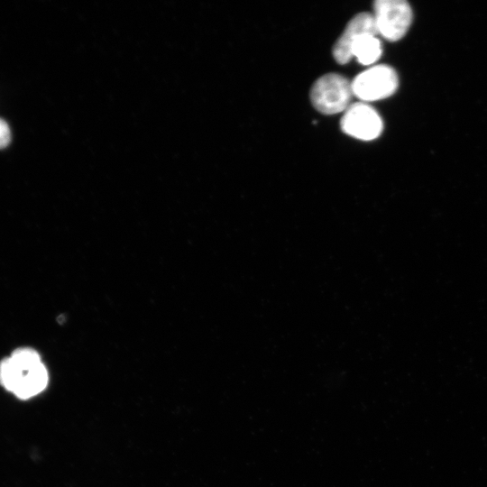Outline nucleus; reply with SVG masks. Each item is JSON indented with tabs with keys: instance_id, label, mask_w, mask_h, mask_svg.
<instances>
[{
	"instance_id": "obj_1",
	"label": "nucleus",
	"mask_w": 487,
	"mask_h": 487,
	"mask_svg": "<svg viewBox=\"0 0 487 487\" xmlns=\"http://www.w3.org/2000/svg\"><path fill=\"white\" fill-rule=\"evenodd\" d=\"M48 379L46 367L32 348H18L0 363L1 384L20 399L26 400L41 392Z\"/></svg>"
},
{
	"instance_id": "obj_2",
	"label": "nucleus",
	"mask_w": 487,
	"mask_h": 487,
	"mask_svg": "<svg viewBox=\"0 0 487 487\" xmlns=\"http://www.w3.org/2000/svg\"><path fill=\"white\" fill-rule=\"evenodd\" d=\"M351 82L342 75L328 73L319 78L310 90L314 107L324 115H335L350 106Z\"/></svg>"
},
{
	"instance_id": "obj_3",
	"label": "nucleus",
	"mask_w": 487,
	"mask_h": 487,
	"mask_svg": "<svg viewBox=\"0 0 487 487\" xmlns=\"http://www.w3.org/2000/svg\"><path fill=\"white\" fill-rule=\"evenodd\" d=\"M373 11L378 33L391 41L401 39L412 22V10L404 0H377Z\"/></svg>"
},
{
	"instance_id": "obj_4",
	"label": "nucleus",
	"mask_w": 487,
	"mask_h": 487,
	"mask_svg": "<svg viewBox=\"0 0 487 487\" xmlns=\"http://www.w3.org/2000/svg\"><path fill=\"white\" fill-rule=\"evenodd\" d=\"M353 94L363 101H375L391 96L399 86L396 71L387 65L373 66L351 82Z\"/></svg>"
},
{
	"instance_id": "obj_5",
	"label": "nucleus",
	"mask_w": 487,
	"mask_h": 487,
	"mask_svg": "<svg viewBox=\"0 0 487 487\" xmlns=\"http://www.w3.org/2000/svg\"><path fill=\"white\" fill-rule=\"evenodd\" d=\"M340 125L344 133L363 141L377 138L383 128L379 114L361 102L350 105L341 118Z\"/></svg>"
},
{
	"instance_id": "obj_6",
	"label": "nucleus",
	"mask_w": 487,
	"mask_h": 487,
	"mask_svg": "<svg viewBox=\"0 0 487 487\" xmlns=\"http://www.w3.org/2000/svg\"><path fill=\"white\" fill-rule=\"evenodd\" d=\"M366 34L374 36L378 34L374 17L371 13H360L348 22L336 41L333 48L335 60L339 64H346L353 58L351 52L353 44Z\"/></svg>"
},
{
	"instance_id": "obj_7",
	"label": "nucleus",
	"mask_w": 487,
	"mask_h": 487,
	"mask_svg": "<svg viewBox=\"0 0 487 487\" xmlns=\"http://www.w3.org/2000/svg\"><path fill=\"white\" fill-rule=\"evenodd\" d=\"M352 57H355L359 63L371 65L381 54V45L374 35L366 34L359 38L352 46Z\"/></svg>"
},
{
	"instance_id": "obj_8",
	"label": "nucleus",
	"mask_w": 487,
	"mask_h": 487,
	"mask_svg": "<svg viewBox=\"0 0 487 487\" xmlns=\"http://www.w3.org/2000/svg\"><path fill=\"white\" fill-rule=\"evenodd\" d=\"M11 141V132L7 123L0 118V149L5 148Z\"/></svg>"
}]
</instances>
